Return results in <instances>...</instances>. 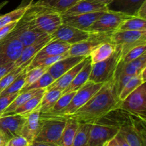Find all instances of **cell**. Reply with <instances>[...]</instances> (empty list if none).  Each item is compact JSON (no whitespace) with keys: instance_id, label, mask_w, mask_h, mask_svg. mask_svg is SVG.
<instances>
[{"instance_id":"obj_1","label":"cell","mask_w":146,"mask_h":146,"mask_svg":"<svg viewBox=\"0 0 146 146\" xmlns=\"http://www.w3.org/2000/svg\"><path fill=\"white\" fill-rule=\"evenodd\" d=\"M121 102L113 79L104 83L86 104L74 113L64 118V120L72 118L78 123H94L101 117L119 106Z\"/></svg>"},{"instance_id":"obj_2","label":"cell","mask_w":146,"mask_h":146,"mask_svg":"<svg viewBox=\"0 0 146 146\" xmlns=\"http://www.w3.org/2000/svg\"><path fill=\"white\" fill-rule=\"evenodd\" d=\"M21 19L33 28L51 35L62 23L61 14L50 7L36 6L31 4Z\"/></svg>"},{"instance_id":"obj_3","label":"cell","mask_w":146,"mask_h":146,"mask_svg":"<svg viewBox=\"0 0 146 146\" xmlns=\"http://www.w3.org/2000/svg\"><path fill=\"white\" fill-rule=\"evenodd\" d=\"M122 58V46L116 45V49L111 56L101 62L92 64L88 80L97 84H104L113 80Z\"/></svg>"},{"instance_id":"obj_4","label":"cell","mask_w":146,"mask_h":146,"mask_svg":"<svg viewBox=\"0 0 146 146\" xmlns=\"http://www.w3.org/2000/svg\"><path fill=\"white\" fill-rule=\"evenodd\" d=\"M104 84H97L91 81H87L84 86L81 87L78 91H76L74 97L67 107L58 113L53 115H41V118H53L64 120L68 115L74 113L77 110L82 107L87 101L100 89Z\"/></svg>"},{"instance_id":"obj_5","label":"cell","mask_w":146,"mask_h":146,"mask_svg":"<svg viewBox=\"0 0 146 146\" xmlns=\"http://www.w3.org/2000/svg\"><path fill=\"white\" fill-rule=\"evenodd\" d=\"M41 129L34 141L48 143L58 145L66 121L53 118H41Z\"/></svg>"},{"instance_id":"obj_6","label":"cell","mask_w":146,"mask_h":146,"mask_svg":"<svg viewBox=\"0 0 146 146\" xmlns=\"http://www.w3.org/2000/svg\"><path fill=\"white\" fill-rule=\"evenodd\" d=\"M111 41L122 46L123 57L135 46L146 44V30L143 31H115L111 34Z\"/></svg>"},{"instance_id":"obj_7","label":"cell","mask_w":146,"mask_h":146,"mask_svg":"<svg viewBox=\"0 0 146 146\" xmlns=\"http://www.w3.org/2000/svg\"><path fill=\"white\" fill-rule=\"evenodd\" d=\"M112 33L91 32V36L88 39L71 45V48L68 51V56H88L91 51L95 49L100 44L104 42L111 41V36Z\"/></svg>"},{"instance_id":"obj_8","label":"cell","mask_w":146,"mask_h":146,"mask_svg":"<svg viewBox=\"0 0 146 146\" xmlns=\"http://www.w3.org/2000/svg\"><path fill=\"white\" fill-rule=\"evenodd\" d=\"M130 113L145 118L146 113V85L143 83L135 88L125 99L121 101L119 106Z\"/></svg>"},{"instance_id":"obj_9","label":"cell","mask_w":146,"mask_h":146,"mask_svg":"<svg viewBox=\"0 0 146 146\" xmlns=\"http://www.w3.org/2000/svg\"><path fill=\"white\" fill-rule=\"evenodd\" d=\"M133 16L114 11H105L89 29L91 32L112 33L115 31L121 23Z\"/></svg>"},{"instance_id":"obj_10","label":"cell","mask_w":146,"mask_h":146,"mask_svg":"<svg viewBox=\"0 0 146 146\" xmlns=\"http://www.w3.org/2000/svg\"><path fill=\"white\" fill-rule=\"evenodd\" d=\"M23 49L22 44L17 37L9 33L0 40V66L15 62Z\"/></svg>"},{"instance_id":"obj_11","label":"cell","mask_w":146,"mask_h":146,"mask_svg":"<svg viewBox=\"0 0 146 146\" xmlns=\"http://www.w3.org/2000/svg\"><path fill=\"white\" fill-rule=\"evenodd\" d=\"M10 33L17 37V39L22 44L23 47L31 45L42 37L48 35L40 30L33 28L21 19L17 22L14 29Z\"/></svg>"},{"instance_id":"obj_12","label":"cell","mask_w":146,"mask_h":146,"mask_svg":"<svg viewBox=\"0 0 146 146\" xmlns=\"http://www.w3.org/2000/svg\"><path fill=\"white\" fill-rule=\"evenodd\" d=\"M91 32L62 24L52 34V39H58L73 45L88 39Z\"/></svg>"},{"instance_id":"obj_13","label":"cell","mask_w":146,"mask_h":146,"mask_svg":"<svg viewBox=\"0 0 146 146\" xmlns=\"http://www.w3.org/2000/svg\"><path fill=\"white\" fill-rule=\"evenodd\" d=\"M26 121L25 115H9L0 117V133L7 141L21 135Z\"/></svg>"},{"instance_id":"obj_14","label":"cell","mask_w":146,"mask_h":146,"mask_svg":"<svg viewBox=\"0 0 146 146\" xmlns=\"http://www.w3.org/2000/svg\"><path fill=\"white\" fill-rule=\"evenodd\" d=\"M119 129L115 127L93 123L90 131L88 146H104L111 138H114Z\"/></svg>"},{"instance_id":"obj_15","label":"cell","mask_w":146,"mask_h":146,"mask_svg":"<svg viewBox=\"0 0 146 146\" xmlns=\"http://www.w3.org/2000/svg\"><path fill=\"white\" fill-rule=\"evenodd\" d=\"M25 116L26 121L21 135L31 143L40 132L42 125V123L40 119V104L34 111Z\"/></svg>"},{"instance_id":"obj_16","label":"cell","mask_w":146,"mask_h":146,"mask_svg":"<svg viewBox=\"0 0 146 146\" xmlns=\"http://www.w3.org/2000/svg\"><path fill=\"white\" fill-rule=\"evenodd\" d=\"M105 11L87 13L74 16H61L62 23L79 29L89 31L90 27Z\"/></svg>"},{"instance_id":"obj_17","label":"cell","mask_w":146,"mask_h":146,"mask_svg":"<svg viewBox=\"0 0 146 146\" xmlns=\"http://www.w3.org/2000/svg\"><path fill=\"white\" fill-rule=\"evenodd\" d=\"M108 11L107 5L94 0H81L64 12L61 16H74L96 11Z\"/></svg>"},{"instance_id":"obj_18","label":"cell","mask_w":146,"mask_h":146,"mask_svg":"<svg viewBox=\"0 0 146 146\" xmlns=\"http://www.w3.org/2000/svg\"><path fill=\"white\" fill-rule=\"evenodd\" d=\"M51 40H52L51 36L47 35L46 36L42 37L31 45L23 47L21 54L17 58V61L14 62L15 67L20 66L23 65L26 63L31 62L33 58L36 56V55L39 52L40 50Z\"/></svg>"},{"instance_id":"obj_19","label":"cell","mask_w":146,"mask_h":146,"mask_svg":"<svg viewBox=\"0 0 146 146\" xmlns=\"http://www.w3.org/2000/svg\"><path fill=\"white\" fill-rule=\"evenodd\" d=\"M71 44L58 39H52L44 46L36 55L31 61H37L40 59L53 56H58L67 53L71 48Z\"/></svg>"},{"instance_id":"obj_20","label":"cell","mask_w":146,"mask_h":146,"mask_svg":"<svg viewBox=\"0 0 146 146\" xmlns=\"http://www.w3.org/2000/svg\"><path fill=\"white\" fill-rule=\"evenodd\" d=\"M89 58V56L86 57L84 60H82L81 62L78 63L77 65H76L75 66L73 67L72 68H71L69 71H68L67 72H66L65 74H63L62 76H61L59 78L56 79L54 83H52L51 85H49L46 88V90L56 89L60 90V91H61L63 92V91H64V90L69 86V84H71V81L74 80V78H75V76L77 75V74L79 72L80 70H81V68L84 67V66L86 64V62L88 61Z\"/></svg>"},{"instance_id":"obj_21","label":"cell","mask_w":146,"mask_h":146,"mask_svg":"<svg viewBox=\"0 0 146 146\" xmlns=\"http://www.w3.org/2000/svg\"><path fill=\"white\" fill-rule=\"evenodd\" d=\"M146 0H113L108 6V11L135 17L137 11Z\"/></svg>"},{"instance_id":"obj_22","label":"cell","mask_w":146,"mask_h":146,"mask_svg":"<svg viewBox=\"0 0 146 146\" xmlns=\"http://www.w3.org/2000/svg\"><path fill=\"white\" fill-rule=\"evenodd\" d=\"M85 56H66L55 64L51 65L48 68V72L52 76L54 79H57L61 76L65 74L71 68L81 62L86 58Z\"/></svg>"},{"instance_id":"obj_23","label":"cell","mask_w":146,"mask_h":146,"mask_svg":"<svg viewBox=\"0 0 146 146\" xmlns=\"http://www.w3.org/2000/svg\"><path fill=\"white\" fill-rule=\"evenodd\" d=\"M146 68V54H143L136 59L127 64H121L118 65L115 72V77L117 76H135L139 75L141 71Z\"/></svg>"},{"instance_id":"obj_24","label":"cell","mask_w":146,"mask_h":146,"mask_svg":"<svg viewBox=\"0 0 146 146\" xmlns=\"http://www.w3.org/2000/svg\"><path fill=\"white\" fill-rule=\"evenodd\" d=\"M91 68H92V64H91V58H89L86 64L80 70V71L77 74L74 80L71 81L69 86L64 91H63L62 94L71 92V91H78L87 81H88L91 72Z\"/></svg>"},{"instance_id":"obj_25","label":"cell","mask_w":146,"mask_h":146,"mask_svg":"<svg viewBox=\"0 0 146 146\" xmlns=\"http://www.w3.org/2000/svg\"><path fill=\"white\" fill-rule=\"evenodd\" d=\"M116 49V45L111 41L104 42L100 44L89 54L91 64H96L104 61L111 56Z\"/></svg>"},{"instance_id":"obj_26","label":"cell","mask_w":146,"mask_h":146,"mask_svg":"<svg viewBox=\"0 0 146 146\" xmlns=\"http://www.w3.org/2000/svg\"><path fill=\"white\" fill-rule=\"evenodd\" d=\"M78 126V123L72 118L66 120L65 127L61 135L58 146H71Z\"/></svg>"},{"instance_id":"obj_27","label":"cell","mask_w":146,"mask_h":146,"mask_svg":"<svg viewBox=\"0 0 146 146\" xmlns=\"http://www.w3.org/2000/svg\"><path fill=\"white\" fill-rule=\"evenodd\" d=\"M46 88H41V89H33V90H29V91H24V92L19 93V95L16 97L15 99L13 101V102L11 103V104L7 107V109L4 111V112L3 113L1 116H5V115H10L13 111H15L18 107H19L20 106H21L23 104H24L26 101H27L29 99H30V98H32L33 96L36 95L37 94L41 92V91H43Z\"/></svg>"},{"instance_id":"obj_28","label":"cell","mask_w":146,"mask_h":146,"mask_svg":"<svg viewBox=\"0 0 146 146\" xmlns=\"http://www.w3.org/2000/svg\"><path fill=\"white\" fill-rule=\"evenodd\" d=\"M61 95L62 91L60 90H46L40 103V114L48 112Z\"/></svg>"},{"instance_id":"obj_29","label":"cell","mask_w":146,"mask_h":146,"mask_svg":"<svg viewBox=\"0 0 146 146\" xmlns=\"http://www.w3.org/2000/svg\"><path fill=\"white\" fill-rule=\"evenodd\" d=\"M46 89L44 90L41 92L38 93L36 95L33 96L28 101H26L24 104L20 106L19 107L17 108L14 111H13L10 115H27L31 111H34L37 106L41 103V99L43 98L44 93H45Z\"/></svg>"},{"instance_id":"obj_30","label":"cell","mask_w":146,"mask_h":146,"mask_svg":"<svg viewBox=\"0 0 146 146\" xmlns=\"http://www.w3.org/2000/svg\"><path fill=\"white\" fill-rule=\"evenodd\" d=\"M93 123H78L71 146H88L90 131Z\"/></svg>"},{"instance_id":"obj_31","label":"cell","mask_w":146,"mask_h":146,"mask_svg":"<svg viewBox=\"0 0 146 146\" xmlns=\"http://www.w3.org/2000/svg\"><path fill=\"white\" fill-rule=\"evenodd\" d=\"M143 31L146 30V19L137 17H131L124 20L116 31Z\"/></svg>"},{"instance_id":"obj_32","label":"cell","mask_w":146,"mask_h":146,"mask_svg":"<svg viewBox=\"0 0 146 146\" xmlns=\"http://www.w3.org/2000/svg\"><path fill=\"white\" fill-rule=\"evenodd\" d=\"M76 91H71V92L66 93V94H63L61 96L58 98L56 102L54 105V106L51 108L48 112L46 113L40 114L41 115H56V114L58 113L61 112L62 110H64L66 107L68 106V104L71 102V99L74 97V94H75Z\"/></svg>"},{"instance_id":"obj_33","label":"cell","mask_w":146,"mask_h":146,"mask_svg":"<svg viewBox=\"0 0 146 146\" xmlns=\"http://www.w3.org/2000/svg\"><path fill=\"white\" fill-rule=\"evenodd\" d=\"M143 83H145V80L143 78L141 74L138 76L131 77L118 94V98L120 101H123L131 93H132L135 88H138L140 85Z\"/></svg>"},{"instance_id":"obj_34","label":"cell","mask_w":146,"mask_h":146,"mask_svg":"<svg viewBox=\"0 0 146 146\" xmlns=\"http://www.w3.org/2000/svg\"><path fill=\"white\" fill-rule=\"evenodd\" d=\"M29 8V6L23 7H17L16 9L7 13L4 15H0V28L7 25L13 21H18L21 19L26 11Z\"/></svg>"},{"instance_id":"obj_35","label":"cell","mask_w":146,"mask_h":146,"mask_svg":"<svg viewBox=\"0 0 146 146\" xmlns=\"http://www.w3.org/2000/svg\"><path fill=\"white\" fill-rule=\"evenodd\" d=\"M30 63H26V64H23V65L20 66L16 67V68L11 70L9 73H8L7 75H5L3 78L0 79V94L7 86H9L25 70V68L29 65Z\"/></svg>"},{"instance_id":"obj_36","label":"cell","mask_w":146,"mask_h":146,"mask_svg":"<svg viewBox=\"0 0 146 146\" xmlns=\"http://www.w3.org/2000/svg\"><path fill=\"white\" fill-rule=\"evenodd\" d=\"M28 67V66H27ZM27 67L25 68L24 71L10 84L9 86H7L2 92H1L0 96L7 95V94H15V93H19L20 91L25 86L26 76L28 71Z\"/></svg>"},{"instance_id":"obj_37","label":"cell","mask_w":146,"mask_h":146,"mask_svg":"<svg viewBox=\"0 0 146 146\" xmlns=\"http://www.w3.org/2000/svg\"><path fill=\"white\" fill-rule=\"evenodd\" d=\"M55 79L52 77V76L46 71L44 75L41 76L38 79L34 81L31 84L27 87H24L20 91L19 93L24 92L26 91H29L33 89H41V88H46L49 85L54 82Z\"/></svg>"},{"instance_id":"obj_38","label":"cell","mask_w":146,"mask_h":146,"mask_svg":"<svg viewBox=\"0 0 146 146\" xmlns=\"http://www.w3.org/2000/svg\"><path fill=\"white\" fill-rule=\"evenodd\" d=\"M48 67L36 66L28 70L27 73V76H26L25 86H24V87L28 86L30 84H31L34 81H36L37 79H38L41 76L44 75L48 71Z\"/></svg>"},{"instance_id":"obj_39","label":"cell","mask_w":146,"mask_h":146,"mask_svg":"<svg viewBox=\"0 0 146 146\" xmlns=\"http://www.w3.org/2000/svg\"><path fill=\"white\" fill-rule=\"evenodd\" d=\"M146 51V44L139 45L131 48L125 56L122 58L121 61V64H127L133 60L136 59L138 57L141 56L143 54H145Z\"/></svg>"},{"instance_id":"obj_40","label":"cell","mask_w":146,"mask_h":146,"mask_svg":"<svg viewBox=\"0 0 146 146\" xmlns=\"http://www.w3.org/2000/svg\"><path fill=\"white\" fill-rule=\"evenodd\" d=\"M81 0H58L53 7H50L58 13H62Z\"/></svg>"},{"instance_id":"obj_41","label":"cell","mask_w":146,"mask_h":146,"mask_svg":"<svg viewBox=\"0 0 146 146\" xmlns=\"http://www.w3.org/2000/svg\"><path fill=\"white\" fill-rule=\"evenodd\" d=\"M19 94V93H15V94L0 96V117L2 115L4 111L13 102V101L15 99Z\"/></svg>"},{"instance_id":"obj_42","label":"cell","mask_w":146,"mask_h":146,"mask_svg":"<svg viewBox=\"0 0 146 146\" xmlns=\"http://www.w3.org/2000/svg\"><path fill=\"white\" fill-rule=\"evenodd\" d=\"M30 143L22 135H18L10 139L7 146H29Z\"/></svg>"},{"instance_id":"obj_43","label":"cell","mask_w":146,"mask_h":146,"mask_svg":"<svg viewBox=\"0 0 146 146\" xmlns=\"http://www.w3.org/2000/svg\"><path fill=\"white\" fill-rule=\"evenodd\" d=\"M18 21H13V22L9 23V24H7V25L0 28V40H1L3 38L7 36L14 29V28L15 27V26L17 25Z\"/></svg>"},{"instance_id":"obj_44","label":"cell","mask_w":146,"mask_h":146,"mask_svg":"<svg viewBox=\"0 0 146 146\" xmlns=\"http://www.w3.org/2000/svg\"><path fill=\"white\" fill-rule=\"evenodd\" d=\"M14 68H16L15 65H14V62L9 63V64L0 66V79L3 78L5 75H7L8 73H9Z\"/></svg>"},{"instance_id":"obj_45","label":"cell","mask_w":146,"mask_h":146,"mask_svg":"<svg viewBox=\"0 0 146 146\" xmlns=\"http://www.w3.org/2000/svg\"><path fill=\"white\" fill-rule=\"evenodd\" d=\"M58 0H38L36 3H34V5L41 6V7H51L58 1Z\"/></svg>"},{"instance_id":"obj_46","label":"cell","mask_w":146,"mask_h":146,"mask_svg":"<svg viewBox=\"0 0 146 146\" xmlns=\"http://www.w3.org/2000/svg\"><path fill=\"white\" fill-rule=\"evenodd\" d=\"M135 17H139V18L143 19H146V1L143 3L142 5L141 6L138 10L137 11Z\"/></svg>"},{"instance_id":"obj_47","label":"cell","mask_w":146,"mask_h":146,"mask_svg":"<svg viewBox=\"0 0 146 146\" xmlns=\"http://www.w3.org/2000/svg\"><path fill=\"white\" fill-rule=\"evenodd\" d=\"M115 138H116L117 141H118V143H119V146H130L128 143L125 140V138H124L123 135L119 131H118V133L115 135Z\"/></svg>"},{"instance_id":"obj_48","label":"cell","mask_w":146,"mask_h":146,"mask_svg":"<svg viewBox=\"0 0 146 146\" xmlns=\"http://www.w3.org/2000/svg\"><path fill=\"white\" fill-rule=\"evenodd\" d=\"M29 146H58L56 144L48 143L44 142H38V141H33Z\"/></svg>"},{"instance_id":"obj_49","label":"cell","mask_w":146,"mask_h":146,"mask_svg":"<svg viewBox=\"0 0 146 146\" xmlns=\"http://www.w3.org/2000/svg\"><path fill=\"white\" fill-rule=\"evenodd\" d=\"M104 146H119V143H118V141H117L115 136L114 138H111L109 141H107Z\"/></svg>"},{"instance_id":"obj_50","label":"cell","mask_w":146,"mask_h":146,"mask_svg":"<svg viewBox=\"0 0 146 146\" xmlns=\"http://www.w3.org/2000/svg\"><path fill=\"white\" fill-rule=\"evenodd\" d=\"M34 0H22L20 4V5L18 7H27V6H29L32 4Z\"/></svg>"},{"instance_id":"obj_51","label":"cell","mask_w":146,"mask_h":146,"mask_svg":"<svg viewBox=\"0 0 146 146\" xmlns=\"http://www.w3.org/2000/svg\"><path fill=\"white\" fill-rule=\"evenodd\" d=\"M7 143H8V141L6 140V138L0 133V146H7Z\"/></svg>"},{"instance_id":"obj_52","label":"cell","mask_w":146,"mask_h":146,"mask_svg":"<svg viewBox=\"0 0 146 146\" xmlns=\"http://www.w3.org/2000/svg\"><path fill=\"white\" fill-rule=\"evenodd\" d=\"M94 1H97V2H99V3H102V4H106V5L108 6L111 1H113V0H94Z\"/></svg>"},{"instance_id":"obj_53","label":"cell","mask_w":146,"mask_h":146,"mask_svg":"<svg viewBox=\"0 0 146 146\" xmlns=\"http://www.w3.org/2000/svg\"><path fill=\"white\" fill-rule=\"evenodd\" d=\"M8 3H9V1H7V0H6V1H1V2L0 3V11H1V9H2L3 7H4V6L7 5V4H8Z\"/></svg>"}]
</instances>
